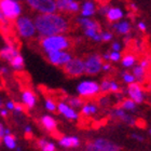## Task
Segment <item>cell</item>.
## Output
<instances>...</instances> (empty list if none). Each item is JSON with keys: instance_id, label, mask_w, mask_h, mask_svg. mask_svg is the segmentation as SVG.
<instances>
[{"instance_id": "1", "label": "cell", "mask_w": 151, "mask_h": 151, "mask_svg": "<svg viewBox=\"0 0 151 151\" xmlns=\"http://www.w3.org/2000/svg\"><path fill=\"white\" fill-rule=\"evenodd\" d=\"M34 24L41 37L66 34L70 27L68 19L55 12L41 13L35 17Z\"/></svg>"}, {"instance_id": "2", "label": "cell", "mask_w": 151, "mask_h": 151, "mask_svg": "<svg viewBox=\"0 0 151 151\" xmlns=\"http://www.w3.org/2000/svg\"><path fill=\"white\" fill-rule=\"evenodd\" d=\"M40 45L44 53L52 51H63L68 50L71 47V41L64 34L42 37L40 40Z\"/></svg>"}, {"instance_id": "3", "label": "cell", "mask_w": 151, "mask_h": 151, "mask_svg": "<svg viewBox=\"0 0 151 151\" xmlns=\"http://www.w3.org/2000/svg\"><path fill=\"white\" fill-rule=\"evenodd\" d=\"M0 10L9 21H14L21 15L22 6L16 0H0Z\"/></svg>"}, {"instance_id": "4", "label": "cell", "mask_w": 151, "mask_h": 151, "mask_svg": "<svg viewBox=\"0 0 151 151\" xmlns=\"http://www.w3.org/2000/svg\"><path fill=\"white\" fill-rule=\"evenodd\" d=\"M63 70L70 78H78L85 73L84 60L80 57H73L69 62L64 65Z\"/></svg>"}, {"instance_id": "5", "label": "cell", "mask_w": 151, "mask_h": 151, "mask_svg": "<svg viewBox=\"0 0 151 151\" xmlns=\"http://www.w3.org/2000/svg\"><path fill=\"white\" fill-rule=\"evenodd\" d=\"M77 92L79 96L83 98H92L97 96L101 93L99 88V83L93 80H85V81L80 82L77 86Z\"/></svg>"}, {"instance_id": "6", "label": "cell", "mask_w": 151, "mask_h": 151, "mask_svg": "<svg viewBox=\"0 0 151 151\" xmlns=\"http://www.w3.org/2000/svg\"><path fill=\"white\" fill-rule=\"evenodd\" d=\"M16 29L19 35L23 38H32L36 34L35 24L32 22V19L26 16H19L15 22Z\"/></svg>"}, {"instance_id": "7", "label": "cell", "mask_w": 151, "mask_h": 151, "mask_svg": "<svg viewBox=\"0 0 151 151\" xmlns=\"http://www.w3.org/2000/svg\"><path fill=\"white\" fill-rule=\"evenodd\" d=\"M84 60V69L85 73L88 76H95L101 71L103 66V58L98 54H91L85 57Z\"/></svg>"}, {"instance_id": "8", "label": "cell", "mask_w": 151, "mask_h": 151, "mask_svg": "<svg viewBox=\"0 0 151 151\" xmlns=\"http://www.w3.org/2000/svg\"><path fill=\"white\" fill-rule=\"evenodd\" d=\"M88 151H120L121 148L112 142L105 138H97L94 142H88L85 146Z\"/></svg>"}, {"instance_id": "9", "label": "cell", "mask_w": 151, "mask_h": 151, "mask_svg": "<svg viewBox=\"0 0 151 151\" xmlns=\"http://www.w3.org/2000/svg\"><path fill=\"white\" fill-rule=\"evenodd\" d=\"M45 54H47V60H49L51 64H53L55 66H60V67H63L67 62H69V60L73 58L71 53H69L67 50L52 51V52H47V53H45Z\"/></svg>"}, {"instance_id": "10", "label": "cell", "mask_w": 151, "mask_h": 151, "mask_svg": "<svg viewBox=\"0 0 151 151\" xmlns=\"http://www.w3.org/2000/svg\"><path fill=\"white\" fill-rule=\"evenodd\" d=\"M32 9L40 13H54L56 11L55 0H25Z\"/></svg>"}, {"instance_id": "11", "label": "cell", "mask_w": 151, "mask_h": 151, "mask_svg": "<svg viewBox=\"0 0 151 151\" xmlns=\"http://www.w3.org/2000/svg\"><path fill=\"white\" fill-rule=\"evenodd\" d=\"M127 95H129V97L131 99L135 101L137 105H140L142 104L146 99V95H145V92L142 90V85L140 83L138 82H133L131 84H127Z\"/></svg>"}, {"instance_id": "12", "label": "cell", "mask_w": 151, "mask_h": 151, "mask_svg": "<svg viewBox=\"0 0 151 151\" xmlns=\"http://www.w3.org/2000/svg\"><path fill=\"white\" fill-rule=\"evenodd\" d=\"M56 10L62 13H77L80 11V4L76 0H55Z\"/></svg>"}, {"instance_id": "13", "label": "cell", "mask_w": 151, "mask_h": 151, "mask_svg": "<svg viewBox=\"0 0 151 151\" xmlns=\"http://www.w3.org/2000/svg\"><path fill=\"white\" fill-rule=\"evenodd\" d=\"M111 116L116 119H119L120 121L126 123L131 126H135L137 124V120L134 118L133 116L129 114L123 108H114L112 111H111Z\"/></svg>"}, {"instance_id": "14", "label": "cell", "mask_w": 151, "mask_h": 151, "mask_svg": "<svg viewBox=\"0 0 151 151\" xmlns=\"http://www.w3.org/2000/svg\"><path fill=\"white\" fill-rule=\"evenodd\" d=\"M57 106V110L60 114H63L65 118H67L68 120H78L79 119V113L73 109L71 106L64 103V101H60Z\"/></svg>"}, {"instance_id": "15", "label": "cell", "mask_w": 151, "mask_h": 151, "mask_svg": "<svg viewBox=\"0 0 151 151\" xmlns=\"http://www.w3.org/2000/svg\"><path fill=\"white\" fill-rule=\"evenodd\" d=\"M19 53V51L15 45H13V44H6V47L0 49V60H3L10 63L13 57Z\"/></svg>"}, {"instance_id": "16", "label": "cell", "mask_w": 151, "mask_h": 151, "mask_svg": "<svg viewBox=\"0 0 151 151\" xmlns=\"http://www.w3.org/2000/svg\"><path fill=\"white\" fill-rule=\"evenodd\" d=\"M111 27L116 34L119 35H129L131 32V29H132V26H131V23L129 21H125V19H120L118 22H113L111 24Z\"/></svg>"}, {"instance_id": "17", "label": "cell", "mask_w": 151, "mask_h": 151, "mask_svg": "<svg viewBox=\"0 0 151 151\" xmlns=\"http://www.w3.org/2000/svg\"><path fill=\"white\" fill-rule=\"evenodd\" d=\"M105 16L107 17V19L110 23L118 22V21H120V19H122L124 17V12L119 6H110V9L108 10L107 14Z\"/></svg>"}, {"instance_id": "18", "label": "cell", "mask_w": 151, "mask_h": 151, "mask_svg": "<svg viewBox=\"0 0 151 151\" xmlns=\"http://www.w3.org/2000/svg\"><path fill=\"white\" fill-rule=\"evenodd\" d=\"M80 10H81V15L83 17H91L96 12V6H95V3L93 1L86 0L82 3V6H80Z\"/></svg>"}, {"instance_id": "19", "label": "cell", "mask_w": 151, "mask_h": 151, "mask_svg": "<svg viewBox=\"0 0 151 151\" xmlns=\"http://www.w3.org/2000/svg\"><path fill=\"white\" fill-rule=\"evenodd\" d=\"M60 145L64 148H78L80 146V139L76 136H65L60 139Z\"/></svg>"}, {"instance_id": "20", "label": "cell", "mask_w": 151, "mask_h": 151, "mask_svg": "<svg viewBox=\"0 0 151 151\" xmlns=\"http://www.w3.org/2000/svg\"><path fill=\"white\" fill-rule=\"evenodd\" d=\"M22 101L25 105V107L27 109H32L36 106V96L30 90H26L23 92L22 94Z\"/></svg>"}, {"instance_id": "21", "label": "cell", "mask_w": 151, "mask_h": 151, "mask_svg": "<svg viewBox=\"0 0 151 151\" xmlns=\"http://www.w3.org/2000/svg\"><path fill=\"white\" fill-rule=\"evenodd\" d=\"M40 123H41V125L43 126V129L49 131V132L56 131L57 123H56V121H55V119L52 118L51 116H43L40 119Z\"/></svg>"}, {"instance_id": "22", "label": "cell", "mask_w": 151, "mask_h": 151, "mask_svg": "<svg viewBox=\"0 0 151 151\" xmlns=\"http://www.w3.org/2000/svg\"><path fill=\"white\" fill-rule=\"evenodd\" d=\"M77 22L80 26H81L82 28H95V29H98V30H101V25L98 24L96 21H93L91 19L90 17H79L77 19Z\"/></svg>"}, {"instance_id": "23", "label": "cell", "mask_w": 151, "mask_h": 151, "mask_svg": "<svg viewBox=\"0 0 151 151\" xmlns=\"http://www.w3.org/2000/svg\"><path fill=\"white\" fill-rule=\"evenodd\" d=\"M132 68H133V75L135 76V78H136V82L142 83L146 79L147 69L144 68L142 66H140V65H136V64L132 67Z\"/></svg>"}, {"instance_id": "24", "label": "cell", "mask_w": 151, "mask_h": 151, "mask_svg": "<svg viewBox=\"0 0 151 151\" xmlns=\"http://www.w3.org/2000/svg\"><path fill=\"white\" fill-rule=\"evenodd\" d=\"M98 112L97 105L94 103H88V104H83L81 107V113L85 116H94Z\"/></svg>"}, {"instance_id": "25", "label": "cell", "mask_w": 151, "mask_h": 151, "mask_svg": "<svg viewBox=\"0 0 151 151\" xmlns=\"http://www.w3.org/2000/svg\"><path fill=\"white\" fill-rule=\"evenodd\" d=\"M84 35L95 42H101V32L95 28H85Z\"/></svg>"}, {"instance_id": "26", "label": "cell", "mask_w": 151, "mask_h": 151, "mask_svg": "<svg viewBox=\"0 0 151 151\" xmlns=\"http://www.w3.org/2000/svg\"><path fill=\"white\" fill-rule=\"evenodd\" d=\"M121 64H122V66L124 68H132L134 65L136 64V57L135 55H133V54H125L123 57H121Z\"/></svg>"}, {"instance_id": "27", "label": "cell", "mask_w": 151, "mask_h": 151, "mask_svg": "<svg viewBox=\"0 0 151 151\" xmlns=\"http://www.w3.org/2000/svg\"><path fill=\"white\" fill-rule=\"evenodd\" d=\"M121 108H123L125 111H136L137 104L131 98H123L121 103Z\"/></svg>"}, {"instance_id": "28", "label": "cell", "mask_w": 151, "mask_h": 151, "mask_svg": "<svg viewBox=\"0 0 151 151\" xmlns=\"http://www.w3.org/2000/svg\"><path fill=\"white\" fill-rule=\"evenodd\" d=\"M37 146L38 148L41 149L43 151H55L56 150V147L54 145L53 142H50L45 140V139H39L37 142Z\"/></svg>"}, {"instance_id": "29", "label": "cell", "mask_w": 151, "mask_h": 151, "mask_svg": "<svg viewBox=\"0 0 151 151\" xmlns=\"http://www.w3.org/2000/svg\"><path fill=\"white\" fill-rule=\"evenodd\" d=\"M10 64H11V66L15 70H22L23 68H24V58H23L22 55L19 53V54H16L15 56L11 60Z\"/></svg>"}, {"instance_id": "30", "label": "cell", "mask_w": 151, "mask_h": 151, "mask_svg": "<svg viewBox=\"0 0 151 151\" xmlns=\"http://www.w3.org/2000/svg\"><path fill=\"white\" fill-rule=\"evenodd\" d=\"M3 142H4V145H6L9 149H14L16 147L15 137H14L13 135H11V133L6 134V135L3 136Z\"/></svg>"}, {"instance_id": "31", "label": "cell", "mask_w": 151, "mask_h": 151, "mask_svg": "<svg viewBox=\"0 0 151 151\" xmlns=\"http://www.w3.org/2000/svg\"><path fill=\"white\" fill-rule=\"evenodd\" d=\"M67 104L73 108H80L82 107V105L84 103H83V99L80 97H68L67 98Z\"/></svg>"}, {"instance_id": "32", "label": "cell", "mask_w": 151, "mask_h": 151, "mask_svg": "<svg viewBox=\"0 0 151 151\" xmlns=\"http://www.w3.org/2000/svg\"><path fill=\"white\" fill-rule=\"evenodd\" d=\"M121 78H122L123 82L126 83V84H131L133 82H136L135 76L131 73H127V71H123V73H121Z\"/></svg>"}, {"instance_id": "33", "label": "cell", "mask_w": 151, "mask_h": 151, "mask_svg": "<svg viewBox=\"0 0 151 151\" xmlns=\"http://www.w3.org/2000/svg\"><path fill=\"white\" fill-rule=\"evenodd\" d=\"M99 88H101V93H103V94L110 92V80H107V79L103 80L99 84Z\"/></svg>"}, {"instance_id": "34", "label": "cell", "mask_w": 151, "mask_h": 151, "mask_svg": "<svg viewBox=\"0 0 151 151\" xmlns=\"http://www.w3.org/2000/svg\"><path fill=\"white\" fill-rule=\"evenodd\" d=\"M45 108L49 111H51V112H54V111L57 110V106L55 104V101L53 99H51V98H47V101H45Z\"/></svg>"}, {"instance_id": "35", "label": "cell", "mask_w": 151, "mask_h": 151, "mask_svg": "<svg viewBox=\"0 0 151 151\" xmlns=\"http://www.w3.org/2000/svg\"><path fill=\"white\" fill-rule=\"evenodd\" d=\"M121 57H122L121 52H118V51H111L109 60H111V62H113V63H118V62L121 60Z\"/></svg>"}, {"instance_id": "36", "label": "cell", "mask_w": 151, "mask_h": 151, "mask_svg": "<svg viewBox=\"0 0 151 151\" xmlns=\"http://www.w3.org/2000/svg\"><path fill=\"white\" fill-rule=\"evenodd\" d=\"M113 34L110 32H101V40L105 41V42H109V41L112 40Z\"/></svg>"}, {"instance_id": "37", "label": "cell", "mask_w": 151, "mask_h": 151, "mask_svg": "<svg viewBox=\"0 0 151 151\" xmlns=\"http://www.w3.org/2000/svg\"><path fill=\"white\" fill-rule=\"evenodd\" d=\"M121 88H120L119 83H116V81H110V92L111 93H116V92H120Z\"/></svg>"}, {"instance_id": "38", "label": "cell", "mask_w": 151, "mask_h": 151, "mask_svg": "<svg viewBox=\"0 0 151 151\" xmlns=\"http://www.w3.org/2000/svg\"><path fill=\"white\" fill-rule=\"evenodd\" d=\"M109 9H110V6H109V4H103V6L98 9V12H99V14H101V15H106Z\"/></svg>"}, {"instance_id": "39", "label": "cell", "mask_w": 151, "mask_h": 151, "mask_svg": "<svg viewBox=\"0 0 151 151\" xmlns=\"http://www.w3.org/2000/svg\"><path fill=\"white\" fill-rule=\"evenodd\" d=\"M121 50H122V44L120 43V42L116 41V42H113V43L111 44V51H118V52H121Z\"/></svg>"}, {"instance_id": "40", "label": "cell", "mask_w": 151, "mask_h": 151, "mask_svg": "<svg viewBox=\"0 0 151 151\" xmlns=\"http://www.w3.org/2000/svg\"><path fill=\"white\" fill-rule=\"evenodd\" d=\"M131 138H133L134 140H137V142H142L145 139H144V137H142V135H139V134H136V133H133L132 135H131Z\"/></svg>"}, {"instance_id": "41", "label": "cell", "mask_w": 151, "mask_h": 151, "mask_svg": "<svg viewBox=\"0 0 151 151\" xmlns=\"http://www.w3.org/2000/svg\"><path fill=\"white\" fill-rule=\"evenodd\" d=\"M109 103H110V101H109V98H108L107 96H104V97H101V99H99V104H101V106H104V107L108 106Z\"/></svg>"}, {"instance_id": "42", "label": "cell", "mask_w": 151, "mask_h": 151, "mask_svg": "<svg viewBox=\"0 0 151 151\" xmlns=\"http://www.w3.org/2000/svg\"><path fill=\"white\" fill-rule=\"evenodd\" d=\"M137 28L140 30V32H145L147 30V25H146L145 22H138L137 23Z\"/></svg>"}, {"instance_id": "43", "label": "cell", "mask_w": 151, "mask_h": 151, "mask_svg": "<svg viewBox=\"0 0 151 151\" xmlns=\"http://www.w3.org/2000/svg\"><path fill=\"white\" fill-rule=\"evenodd\" d=\"M101 70L105 71V73H109L110 70H112V66H111L109 63H105V64H103V66H101Z\"/></svg>"}, {"instance_id": "44", "label": "cell", "mask_w": 151, "mask_h": 151, "mask_svg": "<svg viewBox=\"0 0 151 151\" xmlns=\"http://www.w3.org/2000/svg\"><path fill=\"white\" fill-rule=\"evenodd\" d=\"M139 65L147 69V68L150 66V62H149V60H147V58H144V60H140V64H139Z\"/></svg>"}, {"instance_id": "45", "label": "cell", "mask_w": 151, "mask_h": 151, "mask_svg": "<svg viewBox=\"0 0 151 151\" xmlns=\"http://www.w3.org/2000/svg\"><path fill=\"white\" fill-rule=\"evenodd\" d=\"M3 136H4V127H3L2 123H0V145H1V142H2Z\"/></svg>"}, {"instance_id": "46", "label": "cell", "mask_w": 151, "mask_h": 151, "mask_svg": "<svg viewBox=\"0 0 151 151\" xmlns=\"http://www.w3.org/2000/svg\"><path fill=\"white\" fill-rule=\"evenodd\" d=\"M101 58H103V60H105V62H110V60H109V58H110V52H105V53L101 55Z\"/></svg>"}, {"instance_id": "47", "label": "cell", "mask_w": 151, "mask_h": 151, "mask_svg": "<svg viewBox=\"0 0 151 151\" xmlns=\"http://www.w3.org/2000/svg\"><path fill=\"white\" fill-rule=\"evenodd\" d=\"M129 8H131V10H132V11H134V12H136V11L138 10V6H137V4H136V3H134V2L129 3Z\"/></svg>"}, {"instance_id": "48", "label": "cell", "mask_w": 151, "mask_h": 151, "mask_svg": "<svg viewBox=\"0 0 151 151\" xmlns=\"http://www.w3.org/2000/svg\"><path fill=\"white\" fill-rule=\"evenodd\" d=\"M14 104H15V103H13V101H8V103H6V108H8L9 110H13V109H14Z\"/></svg>"}, {"instance_id": "49", "label": "cell", "mask_w": 151, "mask_h": 151, "mask_svg": "<svg viewBox=\"0 0 151 151\" xmlns=\"http://www.w3.org/2000/svg\"><path fill=\"white\" fill-rule=\"evenodd\" d=\"M113 94H114V96H116V97L118 98L119 101H122V99H123V94H122V93H119V92H116V93H113Z\"/></svg>"}, {"instance_id": "50", "label": "cell", "mask_w": 151, "mask_h": 151, "mask_svg": "<svg viewBox=\"0 0 151 151\" xmlns=\"http://www.w3.org/2000/svg\"><path fill=\"white\" fill-rule=\"evenodd\" d=\"M0 114H1L3 118H6V116H8V112H6V110H4V109H1V110H0Z\"/></svg>"}, {"instance_id": "51", "label": "cell", "mask_w": 151, "mask_h": 151, "mask_svg": "<svg viewBox=\"0 0 151 151\" xmlns=\"http://www.w3.org/2000/svg\"><path fill=\"white\" fill-rule=\"evenodd\" d=\"M6 19V17H4V15H3V13H2V11L0 10V23L1 22H3Z\"/></svg>"}, {"instance_id": "52", "label": "cell", "mask_w": 151, "mask_h": 151, "mask_svg": "<svg viewBox=\"0 0 151 151\" xmlns=\"http://www.w3.org/2000/svg\"><path fill=\"white\" fill-rule=\"evenodd\" d=\"M1 109H2V99L0 98V110H1Z\"/></svg>"}, {"instance_id": "53", "label": "cell", "mask_w": 151, "mask_h": 151, "mask_svg": "<svg viewBox=\"0 0 151 151\" xmlns=\"http://www.w3.org/2000/svg\"><path fill=\"white\" fill-rule=\"evenodd\" d=\"M149 134H150V135H151V129H149Z\"/></svg>"}, {"instance_id": "54", "label": "cell", "mask_w": 151, "mask_h": 151, "mask_svg": "<svg viewBox=\"0 0 151 151\" xmlns=\"http://www.w3.org/2000/svg\"><path fill=\"white\" fill-rule=\"evenodd\" d=\"M0 75H1V68H0Z\"/></svg>"}]
</instances>
